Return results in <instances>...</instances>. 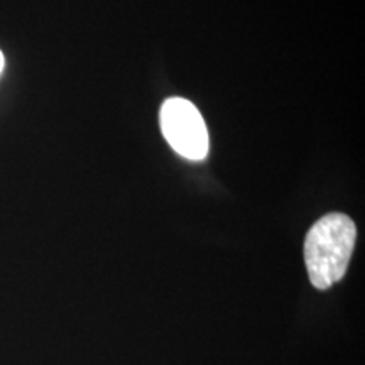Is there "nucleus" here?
Segmentation results:
<instances>
[{"mask_svg": "<svg viewBox=\"0 0 365 365\" xmlns=\"http://www.w3.org/2000/svg\"><path fill=\"white\" fill-rule=\"evenodd\" d=\"M355 239V223L344 213H328L309 228L304 240V262L317 289H328L345 276Z\"/></svg>", "mask_w": 365, "mask_h": 365, "instance_id": "f257e3e1", "label": "nucleus"}, {"mask_svg": "<svg viewBox=\"0 0 365 365\" xmlns=\"http://www.w3.org/2000/svg\"><path fill=\"white\" fill-rule=\"evenodd\" d=\"M2 70H4V54L0 51V73H2Z\"/></svg>", "mask_w": 365, "mask_h": 365, "instance_id": "7ed1b4c3", "label": "nucleus"}, {"mask_svg": "<svg viewBox=\"0 0 365 365\" xmlns=\"http://www.w3.org/2000/svg\"><path fill=\"white\" fill-rule=\"evenodd\" d=\"M161 130L168 144L191 161L208 154V130L198 108L185 98H170L161 108Z\"/></svg>", "mask_w": 365, "mask_h": 365, "instance_id": "f03ea898", "label": "nucleus"}]
</instances>
